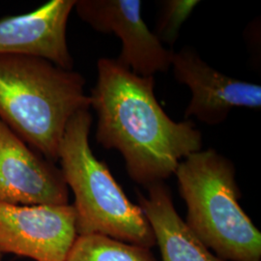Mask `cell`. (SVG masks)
Instances as JSON below:
<instances>
[{
    "mask_svg": "<svg viewBox=\"0 0 261 261\" xmlns=\"http://www.w3.org/2000/svg\"><path fill=\"white\" fill-rule=\"evenodd\" d=\"M171 67L179 84L192 91L184 117H196L207 125H218L235 108L260 109L261 86L224 75L207 64L195 48L173 53Z\"/></svg>",
    "mask_w": 261,
    "mask_h": 261,
    "instance_id": "8",
    "label": "cell"
},
{
    "mask_svg": "<svg viewBox=\"0 0 261 261\" xmlns=\"http://www.w3.org/2000/svg\"><path fill=\"white\" fill-rule=\"evenodd\" d=\"M90 107L98 116L96 140L121 153L130 179L145 188L175 173L182 160L202 148L193 122H175L160 106L153 76H140L116 58L97 63Z\"/></svg>",
    "mask_w": 261,
    "mask_h": 261,
    "instance_id": "1",
    "label": "cell"
},
{
    "mask_svg": "<svg viewBox=\"0 0 261 261\" xmlns=\"http://www.w3.org/2000/svg\"><path fill=\"white\" fill-rule=\"evenodd\" d=\"M200 2L197 0H165L160 4L158 18L153 33L165 46L172 47L180 30Z\"/></svg>",
    "mask_w": 261,
    "mask_h": 261,
    "instance_id": "12",
    "label": "cell"
},
{
    "mask_svg": "<svg viewBox=\"0 0 261 261\" xmlns=\"http://www.w3.org/2000/svg\"><path fill=\"white\" fill-rule=\"evenodd\" d=\"M2 259H3V255L0 254V261H2Z\"/></svg>",
    "mask_w": 261,
    "mask_h": 261,
    "instance_id": "13",
    "label": "cell"
},
{
    "mask_svg": "<svg viewBox=\"0 0 261 261\" xmlns=\"http://www.w3.org/2000/svg\"><path fill=\"white\" fill-rule=\"evenodd\" d=\"M191 231L225 261H261V233L239 203L233 163L214 149L182 160L174 173Z\"/></svg>",
    "mask_w": 261,
    "mask_h": 261,
    "instance_id": "3",
    "label": "cell"
},
{
    "mask_svg": "<svg viewBox=\"0 0 261 261\" xmlns=\"http://www.w3.org/2000/svg\"><path fill=\"white\" fill-rule=\"evenodd\" d=\"M138 193L139 206L145 216L159 247L162 261H225L201 243L179 216L165 182Z\"/></svg>",
    "mask_w": 261,
    "mask_h": 261,
    "instance_id": "10",
    "label": "cell"
},
{
    "mask_svg": "<svg viewBox=\"0 0 261 261\" xmlns=\"http://www.w3.org/2000/svg\"><path fill=\"white\" fill-rule=\"evenodd\" d=\"M92 116L75 113L66 127L58 162L75 201L77 235L101 234L151 249L155 237L139 205L130 202L107 165L93 154L89 143Z\"/></svg>",
    "mask_w": 261,
    "mask_h": 261,
    "instance_id": "4",
    "label": "cell"
},
{
    "mask_svg": "<svg viewBox=\"0 0 261 261\" xmlns=\"http://www.w3.org/2000/svg\"><path fill=\"white\" fill-rule=\"evenodd\" d=\"M75 4L51 0L27 14L0 19V56L37 57L73 70L67 24Z\"/></svg>",
    "mask_w": 261,
    "mask_h": 261,
    "instance_id": "9",
    "label": "cell"
},
{
    "mask_svg": "<svg viewBox=\"0 0 261 261\" xmlns=\"http://www.w3.org/2000/svg\"><path fill=\"white\" fill-rule=\"evenodd\" d=\"M65 261H156L151 249L101 234L77 235Z\"/></svg>",
    "mask_w": 261,
    "mask_h": 261,
    "instance_id": "11",
    "label": "cell"
},
{
    "mask_svg": "<svg viewBox=\"0 0 261 261\" xmlns=\"http://www.w3.org/2000/svg\"><path fill=\"white\" fill-rule=\"evenodd\" d=\"M140 0H75L81 19L94 30L121 40L116 60L140 76H153L171 67L173 50L165 47L141 17Z\"/></svg>",
    "mask_w": 261,
    "mask_h": 261,
    "instance_id": "6",
    "label": "cell"
},
{
    "mask_svg": "<svg viewBox=\"0 0 261 261\" xmlns=\"http://www.w3.org/2000/svg\"><path fill=\"white\" fill-rule=\"evenodd\" d=\"M77 236L75 212L66 205L0 203V254L65 261Z\"/></svg>",
    "mask_w": 261,
    "mask_h": 261,
    "instance_id": "5",
    "label": "cell"
},
{
    "mask_svg": "<svg viewBox=\"0 0 261 261\" xmlns=\"http://www.w3.org/2000/svg\"><path fill=\"white\" fill-rule=\"evenodd\" d=\"M0 203L69 204V189L60 168L32 149L1 120Z\"/></svg>",
    "mask_w": 261,
    "mask_h": 261,
    "instance_id": "7",
    "label": "cell"
},
{
    "mask_svg": "<svg viewBox=\"0 0 261 261\" xmlns=\"http://www.w3.org/2000/svg\"><path fill=\"white\" fill-rule=\"evenodd\" d=\"M84 85L80 73L45 59L0 56V120L56 163L70 119L90 108Z\"/></svg>",
    "mask_w": 261,
    "mask_h": 261,
    "instance_id": "2",
    "label": "cell"
}]
</instances>
